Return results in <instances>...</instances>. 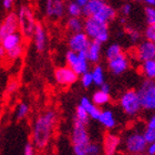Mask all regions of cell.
<instances>
[{
  "label": "cell",
  "mask_w": 155,
  "mask_h": 155,
  "mask_svg": "<svg viewBox=\"0 0 155 155\" xmlns=\"http://www.w3.org/2000/svg\"><path fill=\"white\" fill-rule=\"evenodd\" d=\"M141 71L145 77V80L155 81V59L143 62L141 65Z\"/></svg>",
  "instance_id": "cell-23"
},
{
  "label": "cell",
  "mask_w": 155,
  "mask_h": 155,
  "mask_svg": "<svg viewBox=\"0 0 155 155\" xmlns=\"http://www.w3.org/2000/svg\"><path fill=\"white\" fill-rule=\"evenodd\" d=\"M123 150L129 155H140L146 153L147 142L143 135V131L132 130L126 133L122 140Z\"/></svg>",
  "instance_id": "cell-4"
},
{
  "label": "cell",
  "mask_w": 155,
  "mask_h": 155,
  "mask_svg": "<svg viewBox=\"0 0 155 155\" xmlns=\"http://www.w3.org/2000/svg\"><path fill=\"white\" fill-rule=\"evenodd\" d=\"M83 25L84 20L82 18H71V17H69L68 20H67V28L72 33L82 32L83 31Z\"/></svg>",
  "instance_id": "cell-25"
},
{
  "label": "cell",
  "mask_w": 155,
  "mask_h": 155,
  "mask_svg": "<svg viewBox=\"0 0 155 155\" xmlns=\"http://www.w3.org/2000/svg\"><path fill=\"white\" fill-rule=\"evenodd\" d=\"M79 105L81 107H83L85 112L87 113V115L90 116V119L92 120H97L99 119V116L101 114V109L99 107H97L95 104L91 101V99H89L87 97H82L80 99V102H79Z\"/></svg>",
  "instance_id": "cell-18"
},
{
  "label": "cell",
  "mask_w": 155,
  "mask_h": 155,
  "mask_svg": "<svg viewBox=\"0 0 155 155\" xmlns=\"http://www.w3.org/2000/svg\"><path fill=\"white\" fill-rule=\"evenodd\" d=\"M19 30V23H18V16L17 12H9L5 17L3 21L1 22V28H0V43L3 39L9 35H12L15 32H18Z\"/></svg>",
  "instance_id": "cell-11"
},
{
  "label": "cell",
  "mask_w": 155,
  "mask_h": 155,
  "mask_svg": "<svg viewBox=\"0 0 155 155\" xmlns=\"http://www.w3.org/2000/svg\"><path fill=\"white\" fill-rule=\"evenodd\" d=\"M146 154L147 155H155V141L152 143H149L147 149H146Z\"/></svg>",
  "instance_id": "cell-39"
},
{
  "label": "cell",
  "mask_w": 155,
  "mask_h": 155,
  "mask_svg": "<svg viewBox=\"0 0 155 155\" xmlns=\"http://www.w3.org/2000/svg\"><path fill=\"white\" fill-rule=\"evenodd\" d=\"M71 142L73 147H85L92 142L87 125L73 121V127L71 131Z\"/></svg>",
  "instance_id": "cell-9"
},
{
  "label": "cell",
  "mask_w": 155,
  "mask_h": 155,
  "mask_svg": "<svg viewBox=\"0 0 155 155\" xmlns=\"http://www.w3.org/2000/svg\"><path fill=\"white\" fill-rule=\"evenodd\" d=\"M54 79L57 83L62 87H70L74 84L79 79V75L73 70L64 65V67H59L54 70Z\"/></svg>",
  "instance_id": "cell-10"
},
{
  "label": "cell",
  "mask_w": 155,
  "mask_h": 155,
  "mask_svg": "<svg viewBox=\"0 0 155 155\" xmlns=\"http://www.w3.org/2000/svg\"><path fill=\"white\" fill-rule=\"evenodd\" d=\"M122 143V137L115 133H107L103 137L102 153L103 155H115Z\"/></svg>",
  "instance_id": "cell-13"
},
{
  "label": "cell",
  "mask_w": 155,
  "mask_h": 155,
  "mask_svg": "<svg viewBox=\"0 0 155 155\" xmlns=\"http://www.w3.org/2000/svg\"><path fill=\"white\" fill-rule=\"evenodd\" d=\"M33 43H35V47L38 51L42 52L47 47V41H48V38H47V32H45V29L43 25L41 22H38L37 21L36 28H35V31H33Z\"/></svg>",
  "instance_id": "cell-17"
},
{
  "label": "cell",
  "mask_w": 155,
  "mask_h": 155,
  "mask_svg": "<svg viewBox=\"0 0 155 155\" xmlns=\"http://www.w3.org/2000/svg\"><path fill=\"white\" fill-rule=\"evenodd\" d=\"M91 74L93 78V84L101 87L103 83H105V72L103 67L101 64H95L91 71Z\"/></svg>",
  "instance_id": "cell-24"
},
{
  "label": "cell",
  "mask_w": 155,
  "mask_h": 155,
  "mask_svg": "<svg viewBox=\"0 0 155 155\" xmlns=\"http://www.w3.org/2000/svg\"><path fill=\"white\" fill-rule=\"evenodd\" d=\"M125 31L127 33V36H129L130 40L132 42H139L140 43V40H141V37H142V33L140 30H137L136 28L132 26H126L125 27Z\"/></svg>",
  "instance_id": "cell-30"
},
{
  "label": "cell",
  "mask_w": 155,
  "mask_h": 155,
  "mask_svg": "<svg viewBox=\"0 0 155 155\" xmlns=\"http://www.w3.org/2000/svg\"><path fill=\"white\" fill-rule=\"evenodd\" d=\"M83 32L87 36L91 41H95L99 43H104L110 38L109 25L101 22L92 17L85 18L83 25Z\"/></svg>",
  "instance_id": "cell-3"
},
{
  "label": "cell",
  "mask_w": 155,
  "mask_h": 155,
  "mask_svg": "<svg viewBox=\"0 0 155 155\" xmlns=\"http://www.w3.org/2000/svg\"><path fill=\"white\" fill-rule=\"evenodd\" d=\"M140 155H147V154H146V153H144V154H140Z\"/></svg>",
  "instance_id": "cell-45"
},
{
  "label": "cell",
  "mask_w": 155,
  "mask_h": 155,
  "mask_svg": "<svg viewBox=\"0 0 155 155\" xmlns=\"http://www.w3.org/2000/svg\"><path fill=\"white\" fill-rule=\"evenodd\" d=\"M91 101H92L97 107H104V105H107V104L110 103L111 97H110V94L104 93L102 91L97 90L93 93Z\"/></svg>",
  "instance_id": "cell-26"
},
{
  "label": "cell",
  "mask_w": 155,
  "mask_h": 155,
  "mask_svg": "<svg viewBox=\"0 0 155 155\" xmlns=\"http://www.w3.org/2000/svg\"><path fill=\"white\" fill-rule=\"evenodd\" d=\"M145 40L155 43V26H147L144 30Z\"/></svg>",
  "instance_id": "cell-35"
},
{
  "label": "cell",
  "mask_w": 155,
  "mask_h": 155,
  "mask_svg": "<svg viewBox=\"0 0 155 155\" xmlns=\"http://www.w3.org/2000/svg\"><path fill=\"white\" fill-rule=\"evenodd\" d=\"M20 33L25 38H31L36 28L37 20L32 8L28 5H21L17 12Z\"/></svg>",
  "instance_id": "cell-5"
},
{
  "label": "cell",
  "mask_w": 155,
  "mask_h": 155,
  "mask_svg": "<svg viewBox=\"0 0 155 155\" xmlns=\"http://www.w3.org/2000/svg\"><path fill=\"white\" fill-rule=\"evenodd\" d=\"M2 7L6 10H11L12 9V7H13V1L12 0H3Z\"/></svg>",
  "instance_id": "cell-40"
},
{
  "label": "cell",
  "mask_w": 155,
  "mask_h": 155,
  "mask_svg": "<svg viewBox=\"0 0 155 155\" xmlns=\"http://www.w3.org/2000/svg\"><path fill=\"white\" fill-rule=\"evenodd\" d=\"M45 13L50 19H61L65 13V3L62 0H48L45 2Z\"/></svg>",
  "instance_id": "cell-12"
},
{
  "label": "cell",
  "mask_w": 155,
  "mask_h": 155,
  "mask_svg": "<svg viewBox=\"0 0 155 155\" xmlns=\"http://www.w3.org/2000/svg\"><path fill=\"white\" fill-rule=\"evenodd\" d=\"M147 26H155V7H146L144 9Z\"/></svg>",
  "instance_id": "cell-32"
},
{
  "label": "cell",
  "mask_w": 155,
  "mask_h": 155,
  "mask_svg": "<svg viewBox=\"0 0 155 155\" xmlns=\"http://www.w3.org/2000/svg\"><path fill=\"white\" fill-rule=\"evenodd\" d=\"M100 91H102V92H104V93H107V94H110L111 92V85L109 83H103L102 85L100 87V89H99Z\"/></svg>",
  "instance_id": "cell-41"
},
{
  "label": "cell",
  "mask_w": 155,
  "mask_h": 155,
  "mask_svg": "<svg viewBox=\"0 0 155 155\" xmlns=\"http://www.w3.org/2000/svg\"><path fill=\"white\" fill-rule=\"evenodd\" d=\"M120 107L127 116H136L142 111V105L136 90H126L119 100Z\"/></svg>",
  "instance_id": "cell-6"
},
{
  "label": "cell",
  "mask_w": 155,
  "mask_h": 155,
  "mask_svg": "<svg viewBox=\"0 0 155 155\" xmlns=\"http://www.w3.org/2000/svg\"><path fill=\"white\" fill-rule=\"evenodd\" d=\"M58 115L54 110H47L39 114L35 120L31 132L32 145L39 150H43L51 141Z\"/></svg>",
  "instance_id": "cell-1"
},
{
  "label": "cell",
  "mask_w": 155,
  "mask_h": 155,
  "mask_svg": "<svg viewBox=\"0 0 155 155\" xmlns=\"http://www.w3.org/2000/svg\"><path fill=\"white\" fill-rule=\"evenodd\" d=\"M102 54V45L99 42L90 41V45L87 49V61L93 64H99Z\"/></svg>",
  "instance_id": "cell-19"
},
{
  "label": "cell",
  "mask_w": 155,
  "mask_h": 155,
  "mask_svg": "<svg viewBox=\"0 0 155 155\" xmlns=\"http://www.w3.org/2000/svg\"><path fill=\"white\" fill-rule=\"evenodd\" d=\"M65 12L71 18H82V8L77 1H70L65 5Z\"/></svg>",
  "instance_id": "cell-27"
},
{
  "label": "cell",
  "mask_w": 155,
  "mask_h": 155,
  "mask_svg": "<svg viewBox=\"0 0 155 155\" xmlns=\"http://www.w3.org/2000/svg\"><path fill=\"white\" fill-rule=\"evenodd\" d=\"M125 22H126V18L122 17V18H121V23H125Z\"/></svg>",
  "instance_id": "cell-44"
},
{
  "label": "cell",
  "mask_w": 155,
  "mask_h": 155,
  "mask_svg": "<svg viewBox=\"0 0 155 155\" xmlns=\"http://www.w3.org/2000/svg\"><path fill=\"white\" fill-rule=\"evenodd\" d=\"M23 155H36V147L32 145L31 142H28L26 145H25Z\"/></svg>",
  "instance_id": "cell-38"
},
{
  "label": "cell",
  "mask_w": 155,
  "mask_h": 155,
  "mask_svg": "<svg viewBox=\"0 0 155 155\" xmlns=\"http://www.w3.org/2000/svg\"><path fill=\"white\" fill-rule=\"evenodd\" d=\"M65 62H67V67L73 70L79 77L90 71L89 70L90 62L87 61V51H82L78 53V52L68 50L65 53Z\"/></svg>",
  "instance_id": "cell-7"
},
{
  "label": "cell",
  "mask_w": 155,
  "mask_h": 155,
  "mask_svg": "<svg viewBox=\"0 0 155 155\" xmlns=\"http://www.w3.org/2000/svg\"><path fill=\"white\" fill-rule=\"evenodd\" d=\"M143 135L145 137L147 144L155 141V114L150 116L149 120L146 121V124L143 130Z\"/></svg>",
  "instance_id": "cell-22"
},
{
  "label": "cell",
  "mask_w": 155,
  "mask_h": 155,
  "mask_svg": "<svg viewBox=\"0 0 155 155\" xmlns=\"http://www.w3.org/2000/svg\"><path fill=\"white\" fill-rule=\"evenodd\" d=\"M0 28H1V22H0Z\"/></svg>",
  "instance_id": "cell-46"
},
{
  "label": "cell",
  "mask_w": 155,
  "mask_h": 155,
  "mask_svg": "<svg viewBox=\"0 0 155 155\" xmlns=\"http://www.w3.org/2000/svg\"><path fill=\"white\" fill-rule=\"evenodd\" d=\"M142 110L155 111V81L144 80L136 90Z\"/></svg>",
  "instance_id": "cell-8"
},
{
  "label": "cell",
  "mask_w": 155,
  "mask_h": 155,
  "mask_svg": "<svg viewBox=\"0 0 155 155\" xmlns=\"http://www.w3.org/2000/svg\"><path fill=\"white\" fill-rule=\"evenodd\" d=\"M107 68L110 72L114 75H121L126 72L130 68V59L129 57L123 52L119 57L109 60L107 61Z\"/></svg>",
  "instance_id": "cell-14"
},
{
  "label": "cell",
  "mask_w": 155,
  "mask_h": 155,
  "mask_svg": "<svg viewBox=\"0 0 155 155\" xmlns=\"http://www.w3.org/2000/svg\"><path fill=\"white\" fill-rule=\"evenodd\" d=\"M122 53H123L122 45H119V43H111L107 48V50H105V58L109 61V60H112V59L119 57Z\"/></svg>",
  "instance_id": "cell-28"
},
{
  "label": "cell",
  "mask_w": 155,
  "mask_h": 155,
  "mask_svg": "<svg viewBox=\"0 0 155 155\" xmlns=\"http://www.w3.org/2000/svg\"><path fill=\"white\" fill-rule=\"evenodd\" d=\"M6 55H7V51L3 49V47L1 45H0V59H3V58H6Z\"/></svg>",
  "instance_id": "cell-42"
},
{
  "label": "cell",
  "mask_w": 155,
  "mask_h": 155,
  "mask_svg": "<svg viewBox=\"0 0 155 155\" xmlns=\"http://www.w3.org/2000/svg\"><path fill=\"white\" fill-rule=\"evenodd\" d=\"M73 121H77L79 123H82L84 125H87L89 124V121H90V116L87 115V113L85 112L83 107H81L80 105H78L77 109H75V113H74V120Z\"/></svg>",
  "instance_id": "cell-29"
},
{
  "label": "cell",
  "mask_w": 155,
  "mask_h": 155,
  "mask_svg": "<svg viewBox=\"0 0 155 155\" xmlns=\"http://www.w3.org/2000/svg\"><path fill=\"white\" fill-rule=\"evenodd\" d=\"M80 82L81 85L84 89H89L90 87H92L93 85V78H92V74H91V71L80 75Z\"/></svg>",
  "instance_id": "cell-33"
},
{
  "label": "cell",
  "mask_w": 155,
  "mask_h": 155,
  "mask_svg": "<svg viewBox=\"0 0 155 155\" xmlns=\"http://www.w3.org/2000/svg\"><path fill=\"white\" fill-rule=\"evenodd\" d=\"M29 111H30L29 105L27 103H25V102H21V103L18 105V107H17V117L19 120L25 119V117L28 115Z\"/></svg>",
  "instance_id": "cell-34"
},
{
  "label": "cell",
  "mask_w": 155,
  "mask_h": 155,
  "mask_svg": "<svg viewBox=\"0 0 155 155\" xmlns=\"http://www.w3.org/2000/svg\"><path fill=\"white\" fill-rule=\"evenodd\" d=\"M144 3L146 7H155V0H145Z\"/></svg>",
  "instance_id": "cell-43"
},
{
  "label": "cell",
  "mask_w": 155,
  "mask_h": 155,
  "mask_svg": "<svg viewBox=\"0 0 155 155\" xmlns=\"http://www.w3.org/2000/svg\"><path fill=\"white\" fill-rule=\"evenodd\" d=\"M23 51H25V47L23 45H19V47H16V48L11 49L9 51H7V58L9 60H16V59H19L21 55L23 54Z\"/></svg>",
  "instance_id": "cell-31"
},
{
  "label": "cell",
  "mask_w": 155,
  "mask_h": 155,
  "mask_svg": "<svg viewBox=\"0 0 155 155\" xmlns=\"http://www.w3.org/2000/svg\"><path fill=\"white\" fill-rule=\"evenodd\" d=\"M90 39L87 38V36L82 31V32L78 33H72L71 36L69 37L68 40V45L69 50L74 52H82L87 51V47L90 45Z\"/></svg>",
  "instance_id": "cell-15"
},
{
  "label": "cell",
  "mask_w": 155,
  "mask_h": 155,
  "mask_svg": "<svg viewBox=\"0 0 155 155\" xmlns=\"http://www.w3.org/2000/svg\"><path fill=\"white\" fill-rule=\"evenodd\" d=\"M132 3L130 2H125L123 3L122 6H121V9H120V12H121V15H122V17H124V18H126V17H129L130 15H131V12H132Z\"/></svg>",
  "instance_id": "cell-36"
},
{
  "label": "cell",
  "mask_w": 155,
  "mask_h": 155,
  "mask_svg": "<svg viewBox=\"0 0 155 155\" xmlns=\"http://www.w3.org/2000/svg\"><path fill=\"white\" fill-rule=\"evenodd\" d=\"M23 42V37L20 32H15L12 35H9L7 36L6 38L3 39L0 45H2L3 49L6 51H9L11 49L16 48V47H19V45H22Z\"/></svg>",
  "instance_id": "cell-20"
},
{
  "label": "cell",
  "mask_w": 155,
  "mask_h": 155,
  "mask_svg": "<svg viewBox=\"0 0 155 155\" xmlns=\"http://www.w3.org/2000/svg\"><path fill=\"white\" fill-rule=\"evenodd\" d=\"M97 121L100 122L102 126H104L107 130H113L116 126L117 122H116L115 115L111 110H102L101 114L99 116Z\"/></svg>",
  "instance_id": "cell-21"
},
{
  "label": "cell",
  "mask_w": 155,
  "mask_h": 155,
  "mask_svg": "<svg viewBox=\"0 0 155 155\" xmlns=\"http://www.w3.org/2000/svg\"><path fill=\"white\" fill-rule=\"evenodd\" d=\"M136 58L140 61L145 62L149 60H154L155 59V43L147 40L140 41V43L136 47Z\"/></svg>",
  "instance_id": "cell-16"
},
{
  "label": "cell",
  "mask_w": 155,
  "mask_h": 155,
  "mask_svg": "<svg viewBox=\"0 0 155 155\" xmlns=\"http://www.w3.org/2000/svg\"><path fill=\"white\" fill-rule=\"evenodd\" d=\"M18 87H19V83H18V81L17 80H12L10 81L8 85H7V93H15L17 90H18Z\"/></svg>",
  "instance_id": "cell-37"
},
{
  "label": "cell",
  "mask_w": 155,
  "mask_h": 155,
  "mask_svg": "<svg viewBox=\"0 0 155 155\" xmlns=\"http://www.w3.org/2000/svg\"><path fill=\"white\" fill-rule=\"evenodd\" d=\"M117 11L115 8L103 0H87V6L82 8V16L85 18L92 17L107 25L115 19Z\"/></svg>",
  "instance_id": "cell-2"
}]
</instances>
